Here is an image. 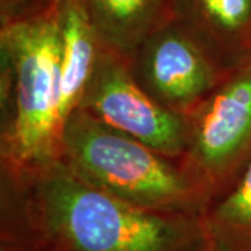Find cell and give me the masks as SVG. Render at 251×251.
<instances>
[{
    "label": "cell",
    "mask_w": 251,
    "mask_h": 251,
    "mask_svg": "<svg viewBox=\"0 0 251 251\" xmlns=\"http://www.w3.org/2000/svg\"><path fill=\"white\" fill-rule=\"evenodd\" d=\"M1 169L0 242L41 251H198L202 218L134 205L78 177L60 159Z\"/></svg>",
    "instance_id": "6da1fadb"
},
{
    "label": "cell",
    "mask_w": 251,
    "mask_h": 251,
    "mask_svg": "<svg viewBox=\"0 0 251 251\" xmlns=\"http://www.w3.org/2000/svg\"><path fill=\"white\" fill-rule=\"evenodd\" d=\"M59 0L0 25V168L28 171L60 156Z\"/></svg>",
    "instance_id": "7a4b0ae2"
},
{
    "label": "cell",
    "mask_w": 251,
    "mask_h": 251,
    "mask_svg": "<svg viewBox=\"0 0 251 251\" xmlns=\"http://www.w3.org/2000/svg\"><path fill=\"white\" fill-rule=\"evenodd\" d=\"M59 159L92 186L147 209L202 218L211 204L180 159L80 108L63 125Z\"/></svg>",
    "instance_id": "3957f363"
},
{
    "label": "cell",
    "mask_w": 251,
    "mask_h": 251,
    "mask_svg": "<svg viewBox=\"0 0 251 251\" xmlns=\"http://www.w3.org/2000/svg\"><path fill=\"white\" fill-rule=\"evenodd\" d=\"M186 117L187 145L180 161L212 202L251 158V57Z\"/></svg>",
    "instance_id": "277c9868"
},
{
    "label": "cell",
    "mask_w": 251,
    "mask_h": 251,
    "mask_svg": "<svg viewBox=\"0 0 251 251\" xmlns=\"http://www.w3.org/2000/svg\"><path fill=\"white\" fill-rule=\"evenodd\" d=\"M78 108L168 156L181 159L187 117L162 106L135 81L125 56L102 48Z\"/></svg>",
    "instance_id": "5b68a950"
},
{
    "label": "cell",
    "mask_w": 251,
    "mask_h": 251,
    "mask_svg": "<svg viewBox=\"0 0 251 251\" xmlns=\"http://www.w3.org/2000/svg\"><path fill=\"white\" fill-rule=\"evenodd\" d=\"M127 62L150 97L183 116L190 115L230 73L175 20L137 46Z\"/></svg>",
    "instance_id": "8992f818"
},
{
    "label": "cell",
    "mask_w": 251,
    "mask_h": 251,
    "mask_svg": "<svg viewBox=\"0 0 251 251\" xmlns=\"http://www.w3.org/2000/svg\"><path fill=\"white\" fill-rule=\"evenodd\" d=\"M173 20L227 70L251 57V0H173Z\"/></svg>",
    "instance_id": "52a82bcc"
},
{
    "label": "cell",
    "mask_w": 251,
    "mask_h": 251,
    "mask_svg": "<svg viewBox=\"0 0 251 251\" xmlns=\"http://www.w3.org/2000/svg\"><path fill=\"white\" fill-rule=\"evenodd\" d=\"M100 42L128 59L173 20V0H78Z\"/></svg>",
    "instance_id": "ba28073f"
},
{
    "label": "cell",
    "mask_w": 251,
    "mask_h": 251,
    "mask_svg": "<svg viewBox=\"0 0 251 251\" xmlns=\"http://www.w3.org/2000/svg\"><path fill=\"white\" fill-rule=\"evenodd\" d=\"M60 23V117L78 108L103 44L78 0H59Z\"/></svg>",
    "instance_id": "9c48e42d"
},
{
    "label": "cell",
    "mask_w": 251,
    "mask_h": 251,
    "mask_svg": "<svg viewBox=\"0 0 251 251\" xmlns=\"http://www.w3.org/2000/svg\"><path fill=\"white\" fill-rule=\"evenodd\" d=\"M206 239L222 251H251V158L202 216Z\"/></svg>",
    "instance_id": "30bf717a"
},
{
    "label": "cell",
    "mask_w": 251,
    "mask_h": 251,
    "mask_svg": "<svg viewBox=\"0 0 251 251\" xmlns=\"http://www.w3.org/2000/svg\"><path fill=\"white\" fill-rule=\"evenodd\" d=\"M50 1L53 0H0V25L25 17Z\"/></svg>",
    "instance_id": "8fae6325"
},
{
    "label": "cell",
    "mask_w": 251,
    "mask_h": 251,
    "mask_svg": "<svg viewBox=\"0 0 251 251\" xmlns=\"http://www.w3.org/2000/svg\"><path fill=\"white\" fill-rule=\"evenodd\" d=\"M0 251H41L35 246L24 243H6L0 242Z\"/></svg>",
    "instance_id": "7c38bea8"
},
{
    "label": "cell",
    "mask_w": 251,
    "mask_h": 251,
    "mask_svg": "<svg viewBox=\"0 0 251 251\" xmlns=\"http://www.w3.org/2000/svg\"><path fill=\"white\" fill-rule=\"evenodd\" d=\"M198 251H222L221 249H218V247H215L214 244H211L209 242L205 243V246L202 247V249H200Z\"/></svg>",
    "instance_id": "4fadbf2b"
}]
</instances>
